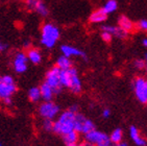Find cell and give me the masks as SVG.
Instances as JSON below:
<instances>
[{"label":"cell","instance_id":"cell-1","mask_svg":"<svg viewBox=\"0 0 147 146\" xmlns=\"http://www.w3.org/2000/svg\"><path fill=\"white\" fill-rule=\"evenodd\" d=\"M75 113L69 110L63 112L59 116L57 121L53 123V132L57 135L64 136L68 132L74 130V121H75Z\"/></svg>","mask_w":147,"mask_h":146},{"label":"cell","instance_id":"cell-2","mask_svg":"<svg viewBox=\"0 0 147 146\" xmlns=\"http://www.w3.org/2000/svg\"><path fill=\"white\" fill-rule=\"evenodd\" d=\"M61 36V31L57 25L45 23L41 29V44L45 48L51 49L55 46Z\"/></svg>","mask_w":147,"mask_h":146},{"label":"cell","instance_id":"cell-3","mask_svg":"<svg viewBox=\"0 0 147 146\" xmlns=\"http://www.w3.org/2000/svg\"><path fill=\"white\" fill-rule=\"evenodd\" d=\"M17 92V86L11 75H3L0 77V99L11 98V96Z\"/></svg>","mask_w":147,"mask_h":146},{"label":"cell","instance_id":"cell-4","mask_svg":"<svg viewBox=\"0 0 147 146\" xmlns=\"http://www.w3.org/2000/svg\"><path fill=\"white\" fill-rule=\"evenodd\" d=\"M85 140L87 142L94 144L95 146H111L112 142L110 140V136L102 132L94 129L92 132L85 135Z\"/></svg>","mask_w":147,"mask_h":146},{"label":"cell","instance_id":"cell-5","mask_svg":"<svg viewBox=\"0 0 147 146\" xmlns=\"http://www.w3.org/2000/svg\"><path fill=\"white\" fill-rule=\"evenodd\" d=\"M95 129V124L90 119L86 118L85 116L77 113L75 115V121H74V130L78 134H88Z\"/></svg>","mask_w":147,"mask_h":146},{"label":"cell","instance_id":"cell-6","mask_svg":"<svg viewBox=\"0 0 147 146\" xmlns=\"http://www.w3.org/2000/svg\"><path fill=\"white\" fill-rule=\"evenodd\" d=\"M59 113V107L53 101H44L40 104L39 114L43 119H50L53 120Z\"/></svg>","mask_w":147,"mask_h":146},{"label":"cell","instance_id":"cell-7","mask_svg":"<svg viewBox=\"0 0 147 146\" xmlns=\"http://www.w3.org/2000/svg\"><path fill=\"white\" fill-rule=\"evenodd\" d=\"M59 71L61 70L59 68L54 66L50 70L47 71L45 76V82L53 90L54 94H59L63 89L61 82H59Z\"/></svg>","mask_w":147,"mask_h":146},{"label":"cell","instance_id":"cell-8","mask_svg":"<svg viewBox=\"0 0 147 146\" xmlns=\"http://www.w3.org/2000/svg\"><path fill=\"white\" fill-rule=\"evenodd\" d=\"M147 79L137 77L134 80V91L138 100L142 103H147Z\"/></svg>","mask_w":147,"mask_h":146},{"label":"cell","instance_id":"cell-9","mask_svg":"<svg viewBox=\"0 0 147 146\" xmlns=\"http://www.w3.org/2000/svg\"><path fill=\"white\" fill-rule=\"evenodd\" d=\"M27 63H28V59H27L26 53L19 51L16 53L14 59H13V68L17 73L22 74L27 70Z\"/></svg>","mask_w":147,"mask_h":146},{"label":"cell","instance_id":"cell-10","mask_svg":"<svg viewBox=\"0 0 147 146\" xmlns=\"http://www.w3.org/2000/svg\"><path fill=\"white\" fill-rule=\"evenodd\" d=\"M25 5L30 11H37L42 17H46L49 14L48 7L43 0H25Z\"/></svg>","mask_w":147,"mask_h":146},{"label":"cell","instance_id":"cell-11","mask_svg":"<svg viewBox=\"0 0 147 146\" xmlns=\"http://www.w3.org/2000/svg\"><path fill=\"white\" fill-rule=\"evenodd\" d=\"M68 89H70V91L74 94H78L82 92V80L79 78L78 73L75 68H70V82H69Z\"/></svg>","mask_w":147,"mask_h":146},{"label":"cell","instance_id":"cell-12","mask_svg":"<svg viewBox=\"0 0 147 146\" xmlns=\"http://www.w3.org/2000/svg\"><path fill=\"white\" fill-rule=\"evenodd\" d=\"M61 51H62L63 55L67 56L69 59L72 56H78V57H82V59H87V55L84 51L71 45H62L61 46Z\"/></svg>","mask_w":147,"mask_h":146},{"label":"cell","instance_id":"cell-13","mask_svg":"<svg viewBox=\"0 0 147 146\" xmlns=\"http://www.w3.org/2000/svg\"><path fill=\"white\" fill-rule=\"evenodd\" d=\"M102 31H107L109 34H111L112 36H115L118 39H125L127 36L128 32H126L125 30L121 29L119 26H112V25H103L101 27Z\"/></svg>","mask_w":147,"mask_h":146},{"label":"cell","instance_id":"cell-14","mask_svg":"<svg viewBox=\"0 0 147 146\" xmlns=\"http://www.w3.org/2000/svg\"><path fill=\"white\" fill-rule=\"evenodd\" d=\"M63 141L66 146H78L79 134L75 130H72V132L63 136Z\"/></svg>","mask_w":147,"mask_h":146},{"label":"cell","instance_id":"cell-15","mask_svg":"<svg viewBox=\"0 0 147 146\" xmlns=\"http://www.w3.org/2000/svg\"><path fill=\"white\" fill-rule=\"evenodd\" d=\"M129 135L131 140L135 142V144L138 146H146L147 145V141L145 140L144 138L142 137L139 129L136 126H130L129 128Z\"/></svg>","mask_w":147,"mask_h":146},{"label":"cell","instance_id":"cell-16","mask_svg":"<svg viewBox=\"0 0 147 146\" xmlns=\"http://www.w3.org/2000/svg\"><path fill=\"white\" fill-rule=\"evenodd\" d=\"M39 88H40V93H41V99H43L44 101L52 100V98H53L54 96V92L48 84L44 82Z\"/></svg>","mask_w":147,"mask_h":146},{"label":"cell","instance_id":"cell-17","mask_svg":"<svg viewBox=\"0 0 147 146\" xmlns=\"http://www.w3.org/2000/svg\"><path fill=\"white\" fill-rule=\"evenodd\" d=\"M26 55H27V59H28L29 62L34 65H39L40 63L42 62V53H41V51L39 49H37V48L30 47L27 50Z\"/></svg>","mask_w":147,"mask_h":146},{"label":"cell","instance_id":"cell-18","mask_svg":"<svg viewBox=\"0 0 147 146\" xmlns=\"http://www.w3.org/2000/svg\"><path fill=\"white\" fill-rule=\"evenodd\" d=\"M118 26L121 28V29L126 31V32L133 31L134 28H135V25H134V23L131 22V20L126 17V16H121V17L119 18Z\"/></svg>","mask_w":147,"mask_h":146},{"label":"cell","instance_id":"cell-19","mask_svg":"<svg viewBox=\"0 0 147 146\" xmlns=\"http://www.w3.org/2000/svg\"><path fill=\"white\" fill-rule=\"evenodd\" d=\"M108 18V15L105 14L102 9H99L97 11H93L90 16V22L92 23H101L105 22Z\"/></svg>","mask_w":147,"mask_h":146},{"label":"cell","instance_id":"cell-20","mask_svg":"<svg viewBox=\"0 0 147 146\" xmlns=\"http://www.w3.org/2000/svg\"><path fill=\"white\" fill-rule=\"evenodd\" d=\"M55 66L59 68V70H68V69H70L72 67V62H71V59L69 57L62 55L57 59Z\"/></svg>","mask_w":147,"mask_h":146},{"label":"cell","instance_id":"cell-21","mask_svg":"<svg viewBox=\"0 0 147 146\" xmlns=\"http://www.w3.org/2000/svg\"><path fill=\"white\" fill-rule=\"evenodd\" d=\"M59 82H61V86L63 88L69 87V82H70V69L59 71Z\"/></svg>","mask_w":147,"mask_h":146},{"label":"cell","instance_id":"cell-22","mask_svg":"<svg viewBox=\"0 0 147 146\" xmlns=\"http://www.w3.org/2000/svg\"><path fill=\"white\" fill-rule=\"evenodd\" d=\"M28 98L31 102H38L41 99V93L39 87H32L28 91Z\"/></svg>","mask_w":147,"mask_h":146},{"label":"cell","instance_id":"cell-23","mask_svg":"<svg viewBox=\"0 0 147 146\" xmlns=\"http://www.w3.org/2000/svg\"><path fill=\"white\" fill-rule=\"evenodd\" d=\"M122 138H123V132L120 128H116L115 130H113V132L110 136V140L112 142V144H119L120 142H122Z\"/></svg>","mask_w":147,"mask_h":146},{"label":"cell","instance_id":"cell-24","mask_svg":"<svg viewBox=\"0 0 147 146\" xmlns=\"http://www.w3.org/2000/svg\"><path fill=\"white\" fill-rule=\"evenodd\" d=\"M117 7H118V3H117L116 0H108V1L105 2V5H103L102 9L105 11V14L109 15V14H111V13H113V11H116Z\"/></svg>","mask_w":147,"mask_h":146},{"label":"cell","instance_id":"cell-25","mask_svg":"<svg viewBox=\"0 0 147 146\" xmlns=\"http://www.w3.org/2000/svg\"><path fill=\"white\" fill-rule=\"evenodd\" d=\"M53 123L54 121L53 120H50V119H44L43 121V129L45 130V132H53Z\"/></svg>","mask_w":147,"mask_h":146},{"label":"cell","instance_id":"cell-26","mask_svg":"<svg viewBox=\"0 0 147 146\" xmlns=\"http://www.w3.org/2000/svg\"><path fill=\"white\" fill-rule=\"evenodd\" d=\"M134 65L137 69H145V61L143 59H136Z\"/></svg>","mask_w":147,"mask_h":146},{"label":"cell","instance_id":"cell-27","mask_svg":"<svg viewBox=\"0 0 147 146\" xmlns=\"http://www.w3.org/2000/svg\"><path fill=\"white\" fill-rule=\"evenodd\" d=\"M101 38H102V40H103L105 42H111V41H112V38H113V36H112L111 34H109V32H107V31H102Z\"/></svg>","mask_w":147,"mask_h":146},{"label":"cell","instance_id":"cell-28","mask_svg":"<svg viewBox=\"0 0 147 146\" xmlns=\"http://www.w3.org/2000/svg\"><path fill=\"white\" fill-rule=\"evenodd\" d=\"M138 27L142 30L147 31V20H141L138 22Z\"/></svg>","mask_w":147,"mask_h":146},{"label":"cell","instance_id":"cell-29","mask_svg":"<svg viewBox=\"0 0 147 146\" xmlns=\"http://www.w3.org/2000/svg\"><path fill=\"white\" fill-rule=\"evenodd\" d=\"M111 115V110L110 109H105L102 111V117L103 118H109Z\"/></svg>","mask_w":147,"mask_h":146},{"label":"cell","instance_id":"cell-30","mask_svg":"<svg viewBox=\"0 0 147 146\" xmlns=\"http://www.w3.org/2000/svg\"><path fill=\"white\" fill-rule=\"evenodd\" d=\"M7 48V45H6L5 43L2 42L1 40H0V52H2V51H4Z\"/></svg>","mask_w":147,"mask_h":146},{"label":"cell","instance_id":"cell-31","mask_svg":"<svg viewBox=\"0 0 147 146\" xmlns=\"http://www.w3.org/2000/svg\"><path fill=\"white\" fill-rule=\"evenodd\" d=\"M69 111L77 114V113H78V107H77V105H72V107H69Z\"/></svg>","mask_w":147,"mask_h":146},{"label":"cell","instance_id":"cell-32","mask_svg":"<svg viewBox=\"0 0 147 146\" xmlns=\"http://www.w3.org/2000/svg\"><path fill=\"white\" fill-rule=\"evenodd\" d=\"M3 103L6 104V105H11V103H13V100H11V98H5L3 99Z\"/></svg>","mask_w":147,"mask_h":146},{"label":"cell","instance_id":"cell-33","mask_svg":"<svg viewBox=\"0 0 147 146\" xmlns=\"http://www.w3.org/2000/svg\"><path fill=\"white\" fill-rule=\"evenodd\" d=\"M78 146H95L94 144L90 143V142H87V141H84V142H82V143H79Z\"/></svg>","mask_w":147,"mask_h":146},{"label":"cell","instance_id":"cell-34","mask_svg":"<svg viewBox=\"0 0 147 146\" xmlns=\"http://www.w3.org/2000/svg\"><path fill=\"white\" fill-rule=\"evenodd\" d=\"M23 46H24V48H25V49H27V50H28L29 48H30V43H29L28 41H26V42H24Z\"/></svg>","mask_w":147,"mask_h":146},{"label":"cell","instance_id":"cell-35","mask_svg":"<svg viewBox=\"0 0 147 146\" xmlns=\"http://www.w3.org/2000/svg\"><path fill=\"white\" fill-rule=\"evenodd\" d=\"M142 44H143L144 47H147V38H145V39L142 40Z\"/></svg>","mask_w":147,"mask_h":146},{"label":"cell","instance_id":"cell-36","mask_svg":"<svg viewBox=\"0 0 147 146\" xmlns=\"http://www.w3.org/2000/svg\"><path fill=\"white\" fill-rule=\"evenodd\" d=\"M117 146H127V144L124 143V142H120L119 144H117Z\"/></svg>","mask_w":147,"mask_h":146},{"label":"cell","instance_id":"cell-37","mask_svg":"<svg viewBox=\"0 0 147 146\" xmlns=\"http://www.w3.org/2000/svg\"><path fill=\"white\" fill-rule=\"evenodd\" d=\"M145 70H146L147 73V54H146V57H145Z\"/></svg>","mask_w":147,"mask_h":146},{"label":"cell","instance_id":"cell-38","mask_svg":"<svg viewBox=\"0 0 147 146\" xmlns=\"http://www.w3.org/2000/svg\"><path fill=\"white\" fill-rule=\"evenodd\" d=\"M0 146H2V145H1V143H0Z\"/></svg>","mask_w":147,"mask_h":146}]
</instances>
